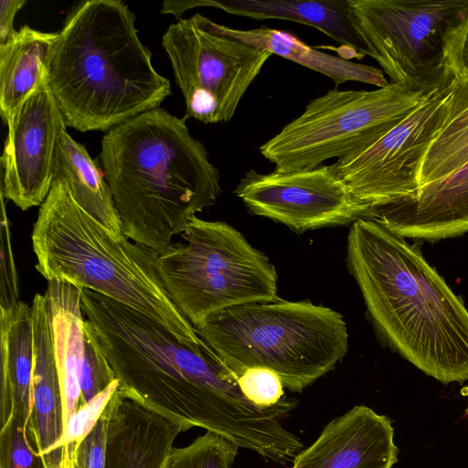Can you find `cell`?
<instances>
[{"label":"cell","instance_id":"1","mask_svg":"<svg viewBox=\"0 0 468 468\" xmlns=\"http://www.w3.org/2000/svg\"><path fill=\"white\" fill-rule=\"evenodd\" d=\"M80 292L84 324L120 389L185 431L205 429L266 462L287 465L302 450L301 440L282 424L295 399L258 407L201 337L182 338L135 309L88 289Z\"/></svg>","mask_w":468,"mask_h":468},{"label":"cell","instance_id":"2","mask_svg":"<svg viewBox=\"0 0 468 468\" xmlns=\"http://www.w3.org/2000/svg\"><path fill=\"white\" fill-rule=\"evenodd\" d=\"M346 261L392 349L442 384L468 380V310L417 247L359 218L348 233Z\"/></svg>","mask_w":468,"mask_h":468},{"label":"cell","instance_id":"3","mask_svg":"<svg viewBox=\"0 0 468 468\" xmlns=\"http://www.w3.org/2000/svg\"><path fill=\"white\" fill-rule=\"evenodd\" d=\"M186 119L157 108L115 126L101 139V171L122 233L159 252L221 193L219 172Z\"/></svg>","mask_w":468,"mask_h":468},{"label":"cell","instance_id":"4","mask_svg":"<svg viewBox=\"0 0 468 468\" xmlns=\"http://www.w3.org/2000/svg\"><path fill=\"white\" fill-rule=\"evenodd\" d=\"M135 20L121 0L82 1L68 14L48 70L67 127L108 132L171 95Z\"/></svg>","mask_w":468,"mask_h":468},{"label":"cell","instance_id":"5","mask_svg":"<svg viewBox=\"0 0 468 468\" xmlns=\"http://www.w3.org/2000/svg\"><path fill=\"white\" fill-rule=\"evenodd\" d=\"M31 239L36 269L48 282L93 291L182 338H200L162 283L156 269L160 252L105 227L80 206L64 181L54 178Z\"/></svg>","mask_w":468,"mask_h":468},{"label":"cell","instance_id":"6","mask_svg":"<svg viewBox=\"0 0 468 468\" xmlns=\"http://www.w3.org/2000/svg\"><path fill=\"white\" fill-rule=\"evenodd\" d=\"M196 330L238 376L266 367L293 392L333 370L348 349L342 315L305 301L234 306L212 314Z\"/></svg>","mask_w":468,"mask_h":468},{"label":"cell","instance_id":"7","mask_svg":"<svg viewBox=\"0 0 468 468\" xmlns=\"http://www.w3.org/2000/svg\"><path fill=\"white\" fill-rule=\"evenodd\" d=\"M180 234L185 242L161 251L156 269L196 329L222 310L279 300L274 266L235 228L194 216Z\"/></svg>","mask_w":468,"mask_h":468},{"label":"cell","instance_id":"8","mask_svg":"<svg viewBox=\"0 0 468 468\" xmlns=\"http://www.w3.org/2000/svg\"><path fill=\"white\" fill-rule=\"evenodd\" d=\"M348 8L390 82L424 96L451 85L449 53L468 0H348Z\"/></svg>","mask_w":468,"mask_h":468},{"label":"cell","instance_id":"9","mask_svg":"<svg viewBox=\"0 0 468 468\" xmlns=\"http://www.w3.org/2000/svg\"><path fill=\"white\" fill-rule=\"evenodd\" d=\"M429 95L393 82L373 90H331L312 100L260 152L278 171L351 157L372 146Z\"/></svg>","mask_w":468,"mask_h":468},{"label":"cell","instance_id":"10","mask_svg":"<svg viewBox=\"0 0 468 468\" xmlns=\"http://www.w3.org/2000/svg\"><path fill=\"white\" fill-rule=\"evenodd\" d=\"M162 47L185 100V117L204 123L230 121L271 56L214 31L198 13L171 24Z\"/></svg>","mask_w":468,"mask_h":468},{"label":"cell","instance_id":"11","mask_svg":"<svg viewBox=\"0 0 468 468\" xmlns=\"http://www.w3.org/2000/svg\"><path fill=\"white\" fill-rule=\"evenodd\" d=\"M450 86L431 93L407 118L367 150L330 165L358 200L368 206L409 197L420 188L427 151L441 129Z\"/></svg>","mask_w":468,"mask_h":468},{"label":"cell","instance_id":"12","mask_svg":"<svg viewBox=\"0 0 468 468\" xmlns=\"http://www.w3.org/2000/svg\"><path fill=\"white\" fill-rule=\"evenodd\" d=\"M234 193L252 214L296 232L355 222L365 218L370 207L324 165L268 174L250 169Z\"/></svg>","mask_w":468,"mask_h":468},{"label":"cell","instance_id":"13","mask_svg":"<svg viewBox=\"0 0 468 468\" xmlns=\"http://www.w3.org/2000/svg\"><path fill=\"white\" fill-rule=\"evenodd\" d=\"M64 124L47 76L7 125L1 156V193L22 210L40 207L51 189L56 145Z\"/></svg>","mask_w":468,"mask_h":468},{"label":"cell","instance_id":"14","mask_svg":"<svg viewBox=\"0 0 468 468\" xmlns=\"http://www.w3.org/2000/svg\"><path fill=\"white\" fill-rule=\"evenodd\" d=\"M398 455L390 419L358 405L327 423L292 468H392Z\"/></svg>","mask_w":468,"mask_h":468},{"label":"cell","instance_id":"15","mask_svg":"<svg viewBox=\"0 0 468 468\" xmlns=\"http://www.w3.org/2000/svg\"><path fill=\"white\" fill-rule=\"evenodd\" d=\"M365 218L404 239L438 240L467 233L468 162L409 197L370 207Z\"/></svg>","mask_w":468,"mask_h":468},{"label":"cell","instance_id":"16","mask_svg":"<svg viewBox=\"0 0 468 468\" xmlns=\"http://www.w3.org/2000/svg\"><path fill=\"white\" fill-rule=\"evenodd\" d=\"M107 416L105 468H164L177 435L186 431L117 388Z\"/></svg>","mask_w":468,"mask_h":468},{"label":"cell","instance_id":"17","mask_svg":"<svg viewBox=\"0 0 468 468\" xmlns=\"http://www.w3.org/2000/svg\"><path fill=\"white\" fill-rule=\"evenodd\" d=\"M34 327L32 428L46 468H61L59 448L65 428L64 401L55 356L45 293L36 292L31 303Z\"/></svg>","mask_w":468,"mask_h":468},{"label":"cell","instance_id":"18","mask_svg":"<svg viewBox=\"0 0 468 468\" xmlns=\"http://www.w3.org/2000/svg\"><path fill=\"white\" fill-rule=\"evenodd\" d=\"M204 5L255 20L282 19L314 27L361 59L369 49L350 18L348 0H204Z\"/></svg>","mask_w":468,"mask_h":468},{"label":"cell","instance_id":"19","mask_svg":"<svg viewBox=\"0 0 468 468\" xmlns=\"http://www.w3.org/2000/svg\"><path fill=\"white\" fill-rule=\"evenodd\" d=\"M0 331L1 427L13 415L27 423L33 405L34 327L31 305L20 301L9 311L0 310Z\"/></svg>","mask_w":468,"mask_h":468},{"label":"cell","instance_id":"20","mask_svg":"<svg viewBox=\"0 0 468 468\" xmlns=\"http://www.w3.org/2000/svg\"><path fill=\"white\" fill-rule=\"evenodd\" d=\"M64 401L65 423L80 407V369L85 317L80 289L50 281L45 292Z\"/></svg>","mask_w":468,"mask_h":468},{"label":"cell","instance_id":"21","mask_svg":"<svg viewBox=\"0 0 468 468\" xmlns=\"http://www.w3.org/2000/svg\"><path fill=\"white\" fill-rule=\"evenodd\" d=\"M208 25L221 35L324 74L330 78L335 86L346 81H359L383 88L389 83L379 69L317 50L285 31L267 27L235 29L210 19Z\"/></svg>","mask_w":468,"mask_h":468},{"label":"cell","instance_id":"22","mask_svg":"<svg viewBox=\"0 0 468 468\" xmlns=\"http://www.w3.org/2000/svg\"><path fill=\"white\" fill-rule=\"evenodd\" d=\"M58 37V32H44L25 25L0 46V112L6 125L48 76Z\"/></svg>","mask_w":468,"mask_h":468},{"label":"cell","instance_id":"23","mask_svg":"<svg viewBox=\"0 0 468 468\" xmlns=\"http://www.w3.org/2000/svg\"><path fill=\"white\" fill-rule=\"evenodd\" d=\"M54 178L64 181L75 200L90 216L116 234L122 233L110 186L83 144L76 142L64 124L56 145Z\"/></svg>","mask_w":468,"mask_h":468},{"label":"cell","instance_id":"24","mask_svg":"<svg viewBox=\"0 0 468 468\" xmlns=\"http://www.w3.org/2000/svg\"><path fill=\"white\" fill-rule=\"evenodd\" d=\"M467 162L468 75H462L450 85L447 114L421 164L420 187L451 175Z\"/></svg>","mask_w":468,"mask_h":468},{"label":"cell","instance_id":"25","mask_svg":"<svg viewBox=\"0 0 468 468\" xmlns=\"http://www.w3.org/2000/svg\"><path fill=\"white\" fill-rule=\"evenodd\" d=\"M238 450L221 436L207 431L185 447H173L164 468H232Z\"/></svg>","mask_w":468,"mask_h":468},{"label":"cell","instance_id":"26","mask_svg":"<svg viewBox=\"0 0 468 468\" xmlns=\"http://www.w3.org/2000/svg\"><path fill=\"white\" fill-rule=\"evenodd\" d=\"M0 468H46L32 428L14 415L0 430Z\"/></svg>","mask_w":468,"mask_h":468},{"label":"cell","instance_id":"27","mask_svg":"<svg viewBox=\"0 0 468 468\" xmlns=\"http://www.w3.org/2000/svg\"><path fill=\"white\" fill-rule=\"evenodd\" d=\"M118 387L119 381L116 379L90 401L80 406L66 421L59 443L63 452L61 468H76L80 443L96 425Z\"/></svg>","mask_w":468,"mask_h":468},{"label":"cell","instance_id":"28","mask_svg":"<svg viewBox=\"0 0 468 468\" xmlns=\"http://www.w3.org/2000/svg\"><path fill=\"white\" fill-rule=\"evenodd\" d=\"M83 329V354L80 369V406L116 380L110 363L84 324Z\"/></svg>","mask_w":468,"mask_h":468},{"label":"cell","instance_id":"29","mask_svg":"<svg viewBox=\"0 0 468 468\" xmlns=\"http://www.w3.org/2000/svg\"><path fill=\"white\" fill-rule=\"evenodd\" d=\"M238 384L246 399L261 408H271L286 398L281 378L266 367L245 370L239 376Z\"/></svg>","mask_w":468,"mask_h":468},{"label":"cell","instance_id":"30","mask_svg":"<svg viewBox=\"0 0 468 468\" xmlns=\"http://www.w3.org/2000/svg\"><path fill=\"white\" fill-rule=\"evenodd\" d=\"M0 310L9 311L19 302L18 277L12 250L9 220L5 197L1 193Z\"/></svg>","mask_w":468,"mask_h":468},{"label":"cell","instance_id":"31","mask_svg":"<svg viewBox=\"0 0 468 468\" xmlns=\"http://www.w3.org/2000/svg\"><path fill=\"white\" fill-rule=\"evenodd\" d=\"M107 416L101 414L91 431L80 445L76 468H105Z\"/></svg>","mask_w":468,"mask_h":468},{"label":"cell","instance_id":"32","mask_svg":"<svg viewBox=\"0 0 468 468\" xmlns=\"http://www.w3.org/2000/svg\"><path fill=\"white\" fill-rule=\"evenodd\" d=\"M449 63L454 77L468 75V15L452 41Z\"/></svg>","mask_w":468,"mask_h":468},{"label":"cell","instance_id":"33","mask_svg":"<svg viewBox=\"0 0 468 468\" xmlns=\"http://www.w3.org/2000/svg\"><path fill=\"white\" fill-rule=\"evenodd\" d=\"M26 3V0L0 1V46L5 44L16 32L14 19Z\"/></svg>","mask_w":468,"mask_h":468}]
</instances>
